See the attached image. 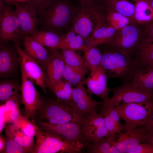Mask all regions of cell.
Masks as SVG:
<instances>
[{"instance_id":"6da1fadb","label":"cell","mask_w":153,"mask_h":153,"mask_svg":"<svg viewBox=\"0 0 153 153\" xmlns=\"http://www.w3.org/2000/svg\"><path fill=\"white\" fill-rule=\"evenodd\" d=\"M76 8L68 0H56L46 8L37 10L38 28L61 35L70 29Z\"/></svg>"},{"instance_id":"7a4b0ae2","label":"cell","mask_w":153,"mask_h":153,"mask_svg":"<svg viewBox=\"0 0 153 153\" xmlns=\"http://www.w3.org/2000/svg\"><path fill=\"white\" fill-rule=\"evenodd\" d=\"M106 12L100 3L76 6L70 22V28L84 41L93 32L106 22Z\"/></svg>"},{"instance_id":"3957f363","label":"cell","mask_w":153,"mask_h":153,"mask_svg":"<svg viewBox=\"0 0 153 153\" xmlns=\"http://www.w3.org/2000/svg\"><path fill=\"white\" fill-rule=\"evenodd\" d=\"M102 52L101 65L108 77L117 79L123 83L130 82L136 71L137 65L129 56L111 47Z\"/></svg>"},{"instance_id":"277c9868","label":"cell","mask_w":153,"mask_h":153,"mask_svg":"<svg viewBox=\"0 0 153 153\" xmlns=\"http://www.w3.org/2000/svg\"><path fill=\"white\" fill-rule=\"evenodd\" d=\"M141 26L132 21L127 26L117 31L105 44L125 54L133 60L144 37V30Z\"/></svg>"},{"instance_id":"5b68a950","label":"cell","mask_w":153,"mask_h":153,"mask_svg":"<svg viewBox=\"0 0 153 153\" xmlns=\"http://www.w3.org/2000/svg\"><path fill=\"white\" fill-rule=\"evenodd\" d=\"M36 121L51 124L75 122L73 107L70 101L65 103L56 99H43L37 110Z\"/></svg>"},{"instance_id":"8992f818","label":"cell","mask_w":153,"mask_h":153,"mask_svg":"<svg viewBox=\"0 0 153 153\" xmlns=\"http://www.w3.org/2000/svg\"><path fill=\"white\" fill-rule=\"evenodd\" d=\"M35 148L33 153H78L85 146L80 143L62 140L54 134L41 130L35 126Z\"/></svg>"},{"instance_id":"52a82bcc","label":"cell","mask_w":153,"mask_h":153,"mask_svg":"<svg viewBox=\"0 0 153 153\" xmlns=\"http://www.w3.org/2000/svg\"><path fill=\"white\" fill-rule=\"evenodd\" d=\"M24 36L15 10L5 4L0 14V42L11 41L15 46L20 45Z\"/></svg>"},{"instance_id":"ba28073f","label":"cell","mask_w":153,"mask_h":153,"mask_svg":"<svg viewBox=\"0 0 153 153\" xmlns=\"http://www.w3.org/2000/svg\"><path fill=\"white\" fill-rule=\"evenodd\" d=\"M76 122L81 127L87 145L105 137H110L103 116L96 110L86 116L77 117Z\"/></svg>"},{"instance_id":"9c48e42d","label":"cell","mask_w":153,"mask_h":153,"mask_svg":"<svg viewBox=\"0 0 153 153\" xmlns=\"http://www.w3.org/2000/svg\"><path fill=\"white\" fill-rule=\"evenodd\" d=\"M111 91L113 92L112 95L104 101L114 107L123 104L153 102V91L141 90L125 83L111 89Z\"/></svg>"},{"instance_id":"30bf717a","label":"cell","mask_w":153,"mask_h":153,"mask_svg":"<svg viewBox=\"0 0 153 153\" xmlns=\"http://www.w3.org/2000/svg\"><path fill=\"white\" fill-rule=\"evenodd\" d=\"M22 82L20 86L22 102L24 105V116L35 122L37 110L43 99L34 85L31 78L20 68Z\"/></svg>"},{"instance_id":"8fae6325","label":"cell","mask_w":153,"mask_h":153,"mask_svg":"<svg viewBox=\"0 0 153 153\" xmlns=\"http://www.w3.org/2000/svg\"><path fill=\"white\" fill-rule=\"evenodd\" d=\"M153 102L145 103L123 104L115 107L121 119L126 125L133 127L147 125L150 108Z\"/></svg>"},{"instance_id":"7c38bea8","label":"cell","mask_w":153,"mask_h":153,"mask_svg":"<svg viewBox=\"0 0 153 153\" xmlns=\"http://www.w3.org/2000/svg\"><path fill=\"white\" fill-rule=\"evenodd\" d=\"M122 126V130L117 135L115 139L109 138V139L111 144L114 145L120 153H129L137 145L144 143L149 128L147 125L136 127L125 124Z\"/></svg>"},{"instance_id":"4fadbf2b","label":"cell","mask_w":153,"mask_h":153,"mask_svg":"<svg viewBox=\"0 0 153 153\" xmlns=\"http://www.w3.org/2000/svg\"><path fill=\"white\" fill-rule=\"evenodd\" d=\"M38 124L39 128L43 131L56 135L63 140L83 143L86 147L87 143L81 127L77 123L71 122L55 124L42 122Z\"/></svg>"},{"instance_id":"5bb4252c","label":"cell","mask_w":153,"mask_h":153,"mask_svg":"<svg viewBox=\"0 0 153 153\" xmlns=\"http://www.w3.org/2000/svg\"><path fill=\"white\" fill-rule=\"evenodd\" d=\"M20 54L15 46L8 42H0V77H15L20 65Z\"/></svg>"},{"instance_id":"9a60e30c","label":"cell","mask_w":153,"mask_h":153,"mask_svg":"<svg viewBox=\"0 0 153 153\" xmlns=\"http://www.w3.org/2000/svg\"><path fill=\"white\" fill-rule=\"evenodd\" d=\"M84 84L82 81L73 89L71 105L75 116H86L98 109L102 102L94 100L92 95L88 94Z\"/></svg>"},{"instance_id":"2e32d148","label":"cell","mask_w":153,"mask_h":153,"mask_svg":"<svg viewBox=\"0 0 153 153\" xmlns=\"http://www.w3.org/2000/svg\"><path fill=\"white\" fill-rule=\"evenodd\" d=\"M13 4L24 36L29 35L38 31L37 9L26 1H14Z\"/></svg>"},{"instance_id":"e0dca14e","label":"cell","mask_w":153,"mask_h":153,"mask_svg":"<svg viewBox=\"0 0 153 153\" xmlns=\"http://www.w3.org/2000/svg\"><path fill=\"white\" fill-rule=\"evenodd\" d=\"M108 78L106 70L101 65L90 71L89 76L82 81L87 86L86 91L89 94H94L101 98L103 101L108 97L111 92L107 85Z\"/></svg>"},{"instance_id":"ac0fdd59","label":"cell","mask_w":153,"mask_h":153,"mask_svg":"<svg viewBox=\"0 0 153 153\" xmlns=\"http://www.w3.org/2000/svg\"><path fill=\"white\" fill-rule=\"evenodd\" d=\"M15 46L20 55V67L31 78L34 83L40 87L46 94L47 87L44 72L40 65L21 48L20 45Z\"/></svg>"},{"instance_id":"d6986e66","label":"cell","mask_w":153,"mask_h":153,"mask_svg":"<svg viewBox=\"0 0 153 153\" xmlns=\"http://www.w3.org/2000/svg\"><path fill=\"white\" fill-rule=\"evenodd\" d=\"M53 49L44 71L47 87L49 89L63 79L65 63L61 52Z\"/></svg>"},{"instance_id":"ffe728a7","label":"cell","mask_w":153,"mask_h":153,"mask_svg":"<svg viewBox=\"0 0 153 153\" xmlns=\"http://www.w3.org/2000/svg\"><path fill=\"white\" fill-rule=\"evenodd\" d=\"M98 109L104 119L106 127L111 138L115 139L122 130L123 126L120 123L121 119L116 107L103 101Z\"/></svg>"},{"instance_id":"44dd1931","label":"cell","mask_w":153,"mask_h":153,"mask_svg":"<svg viewBox=\"0 0 153 153\" xmlns=\"http://www.w3.org/2000/svg\"><path fill=\"white\" fill-rule=\"evenodd\" d=\"M23 42L24 52L40 65L44 72L50 55L47 50L28 35L23 37Z\"/></svg>"},{"instance_id":"7402d4cb","label":"cell","mask_w":153,"mask_h":153,"mask_svg":"<svg viewBox=\"0 0 153 153\" xmlns=\"http://www.w3.org/2000/svg\"><path fill=\"white\" fill-rule=\"evenodd\" d=\"M125 83L141 90L153 91V66L147 64L138 65L132 80Z\"/></svg>"},{"instance_id":"603a6c76","label":"cell","mask_w":153,"mask_h":153,"mask_svg":"<svg viewBox=\"0 0 153 153\" xmlns=\"http://www.w3.org/2000/svg\"><path fill=\"white\" fill-rule=\"evenodd\" d=\"M117 31L105 23L94 31L85 41L88 48L105 44L112 39Z\"/></svg>"},{"instance_id":"cb8c5ba5","label":"cell","mask_w":153,"mask_h":153,"mask_svg":"<svg viewBox=\"0 0 153 153\" xmlns=\"http://www.w3.org/2000/svg\"><path fill=\"white\" fill-rule=\"evenodd\" d=\"M100 2L106 12H117L132 21L135 6L128 0H100Z\"/></svg>"},{"instance_id":"d4e9b609","label":"cell","mask_w":153,"mask_h":153,"mask_svg":"<svg viewBox=\"0 0 153 153\" xmlns=\"http://www.w3.org/2000/svg\"><path fill=\"white\" fill-rule=\"evenodd\" d=\"M84 39L72 29L61 35V40L57 49L67 48L84 52L88 49L84 43Z\"/></svg>"},{"instance_id":"484cf974","label":"cell","mask_w":153,"mask_h":153,"mask_svg":"<svg viewBox=\"0 0 153 153\" xmlns=\"http://www.w3.org/2000/svg\"><path fill=\"white\" fill-rule=\"evenodd\" d=\"M135 10L132 21L141 26H145L153 20V9L146 0H133Z\"/></svg>"},{"instance_id":"4316f807","label":"cell","mask_w":153,"mask_h":153,"mask_svg":"<svg viewBox=\"0 0 153 153\" xmlns=\"http://www.w3.org/2000/svg\"><path fill=\"white\" fill-rule=\"evenodd\" d=\"M20 86L18 82L14 79H3L0 82V103L4 104L12 97H16L22 101L19 93Z\"/></svg>"},{"instance_id":"83f0119b","label":"cell","mask_w":153,"mask_h":153,"mask_svg":"<svg viewBox=\"0 0 153 153\" xmlns=\"http://www.w3.org/2000/svg\"><path fill=\"white\" fill-rule=\"evenodd\" d=\"M134 60L137 65L153 63V39L144 35Z\"/></svg>"},{"instance_id":"f1b7e54d","label":"cell","mask_w":153,"mask_h":153,"mask_svg":"<svg viewBox=\"0 0 153 153\" xmlns=\"http://www.w3.org/2000/svg\"><path fill=\"white\" fill-rule=\"evenodd\" d=\"M44 46L57 49L61 40V35L51 31L38 30L29 35Z\"/></svg>"},{"instance_id":"f546056e","label":"cell","mask_w":153,"mask_h":153,"mask_svg":"<svg viewBox=\"0 0 153 153\" xmlns=\"http://www.w3.org/2000/svg\"><path fill=\"white\" fill-rule=\"evenodd\" d=\"M73 89L70 83L63 79L50 89L57 99L66 103L72 100Z\"/></svg>"},{"instance_id":"4dcf8cb0","label":"cell","mask_w":153,"mask_h":153,"mask_svg":"<svg viewBox=\"0 0 153 153\" xmlns=\"http://www.w3.org/2000/svg\"><path fill=\"white\" fill-rule=\"evenodd\" d=\"M89 70L81 69L65 64L63 73V79L72 86H77L82 81Z\"/></svg>"},{"instance_id":"1f68e13d","label":"cell","mask_w":153,"mask_h":153,"mask_svg":"<svg viewBox=\"0 0 153 153\" xmlns=\"http://www.w3.org/2000/svg\"><path fill=\"white\" fill-rule=\"evenodd\" d=\"M61 50V52L65 64L81 69H87L84 57L76 52L75 50L65 48Z\"/></svg>"},{"instance_id":"d6a6232c","label":"cell","mask_w":153,"mask_h":153,"mask_svg":"<svg viewBox=\"0 0 153 153\" xmlns=\"http://www.w3.org/2000/svg\"><path fill=\"white\" fill-rule=\"evenodd\" d=\"M84 52L86 65L90 71L101 65L102 53L97 46L89 48Z\"/></svg>"},{"instance_id":"836d02e7","label":"cell","mask_w":153,"mask_h":153,"mask_svg":"<svg viewBox=\"0 0 153 153\" xmlns=\"http://www.w3.org/2000/svg\"><path fill=\"white\" fill-rule=\"evenodd\" d=\"M106 18L107 24L117 31L127 26L132 21L126 17L113 11L106 12Z\"/></svg>"},{"instance_id":"e575fe53","label":"cell","mask_w":153,"mask_h":153,"mask_svg":"<svg viewBox=\"0 0 153 153\" xmlns=\"http://www.w3.org/2000/svg\"><path fill=\"white\" fill-rule=\"evenodd\" d=\"M35 122L22 115L13 123L17 128L26 135L34 137L35 134Z\"/></svg>"},{"instance_id":"d590c367","label":"cell","mask_w":153,"mask_h":153,"mask_svg":"<svg viewBox=\"0 0 153 153\" xmlns=\"http://www.w3.org/2000/svg\"><path fill=\"white\" fill-rule=\"evenodd\" d=\"M111 146L109 137H107L88 144L86 147L90 153H109Z\"/></svg>"},{"instance_id":"8d00e7d4","label":"cell","mask_w":153,"mask_h":153,"mask_svg":"<svg viewBox=\"0 0 153 153\" xmlns=\"http://www.w3.org/2000/svg\"><path fill=\"white\" fill-rule=\"evenodd\" d=\"M6 145L4 153H26L22 147L8 136L6 135Z\"/></svg>"},{"instance_id":"74e56055","label":"cell","mask_w":153,"mask_h":153,"mask_svg":"<svg viewBox=\"0 0 153 153\" xmlns=\"http://www.w3.org/2000/svg\"><path fill=\"white\" fill-rule=\"evenodd\" d=\"M129 153H153V145L146 143H140Z\"/></svg>"},{"instance_id":"f35d334b","label":"cell","mask_w":153,"mask_h":153,"mask_svg":"<svg viewBox=\"0 0 153 153\" xmlns=\"http://www.w3.org/2000/svg\"><path fill=\"white\" fill-rule=\"evenodd\" d=\"M56 0H26L25 1L37 10L44 9L51 5Z\"/></svg>"},{"instance_id":"ab89813d","label":"cell","mask_w":153,"mask_h":153,"mask_svg":"<svg viewBox=\"0 0 153 153\" xmlns=\"http://www.w3.org/2000/svg\"><path fill=\"white\" fill-rule=\"evenodd\" d=\"M5 111L4 104L1 105L0 107V132L1 133L5 126L6 121L5 117Z\"/></svg>"},{"instance_id":"60d3db41","label":"cell","mask_w":153,"mask_h":153,"mask_svg":"<svg viewBox=\"0 0 153 153\" xmlns=\"http://www.w3.org/2000/svg\"><path fill=\"white\" fill-rule=\"evenodd\" d=\"M143 30L145 36L153 39V20L145 26Z\"/></svg>"},{"instance_id":"b9f144b4","label":"cell","mask_w":153,"mask_h":153,"mask_svg":"<svg viewBox=\"0 0 153 153\" xmlns=\"http://www.w3.org/2000/svg\"><path fill=\"white\" fill-rule=\"evenodd\" d=\"M144 143L153 145V128H149L145 135Z\"/></svg>"},{"instance_id":"7bdbcfd3","label":"cell","mask_w":153,"mask_h":153,"mask_svg":"<svg viewBox=\"0 0 153 153\" xmlns=\"http://www.w3.org/2000/svg\"><path fill=\"white\" fill-rule=\"evenodd\" d=\"M77 1L79 5H84L100 3V0H72Z\"/></svg>"},{"instance_id":"ee69618b","label":"cell","mask_w":153,"mask_h":153,"mask_svg":"<svg viewBox=\"0 0 153 153\" xmlns=\"http://www.w3.org/2000/svg\"><path fill=\"white\" fill-rule=\"evenodd\" d=\"M147 125L149 127V128H153V104L150 109Z\"/></svg>"},{"instance_id":"f6af8a7d","label":"cell","mask_w":153,"mask_h":153,"mask_svg":"<svg viewBox=\"0 0 153 153\" xmlns=\"http://www.w3.org/2000/svg\"><path fill=\"white\" fill-rule=\"evenodd\" d=\"M6 139L0 135V153H3L6 145Z\"/></svg>"},{"instance_id":"bcb514c9","label":"cell","mask_w":153,"mask_h":153,"mask_svg":"<svg viewBox=\"0 0 153 153\" xmlns=\"http://www.w3.org/2000/svg\"><path fill=\"white\" fill-rule=\"evenodd\" d=\"M109 153H120V152L114 145L111 144L109 150Z\"/></svg>"},{"instance_id":"7dc6e473","label":"cell","mask_w":153,"mask_h":153,"mask_svg":"<svg viewBox=\"0 0 153 153\" xmlns=\"http://www.w3.org/2000/svg\"><path fill=\"white\" fill-rule=\"evenodd\" d=\"M153 9V0H146Z\"/></svg>"},{"instance_id":"c3c4849f","label":"cell","mask_w":153,"mask_h":153,"mask_svg":"<svg viewBox=\"0 0 153 153\" xmlns=\"http://www.w3.org/2000/svg\"><path fill=\"white\" fill-rule=\"evenodd\" d=\"M7 4L9 5L11 3H13L14 2V0H4Z\"/></svg>"},{"instance_id":"681fc988","label":"cell","mask_w":153,"mask_h":153,"mask_svg":"<svg viewBox=\"0 0 153 153\" xmlns=\"http://www.w3.org/2000/svg\"><path fill=\"white\" fill-rule=\"evenodd\" d=\"M26 0H14V1H17L19 2H24L26 1Z\"/></svg>"},{"instance_id":"f907efd6","label":"cell","mask_w":153,"mask_h":153,"mask_svg":"<svg viewBox=\"0 0 153 153\" xmlns=\"http://www.w3.org/2000/svg\"><path fill=\"white\" fill-rule=\"evenodd\" d=\"M149 65H151L152 66H153V63H152V64H149Z\"/></svg>"}]
</instances>
